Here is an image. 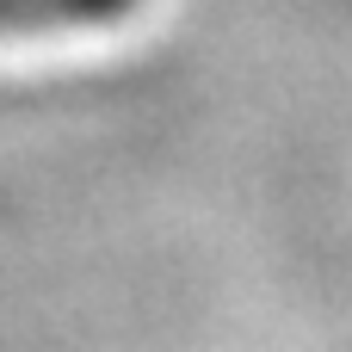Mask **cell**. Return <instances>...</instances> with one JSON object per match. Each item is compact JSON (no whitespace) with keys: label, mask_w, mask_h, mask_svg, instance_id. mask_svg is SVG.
<instances>
[{"label":"cell","mask_w":352,"mask_h":352,"mask_svg":"<svg viewBox=\"0 0 352 352\" xmlns=\"http://www.w3.org/2000/svg\"><path fill=\"white\" fill-rule=\"evenodd\" d=\"M136 0H0V31H62V25H111Z\"/></svg>","instance_id":"1"}]
</instances>
